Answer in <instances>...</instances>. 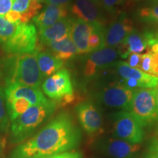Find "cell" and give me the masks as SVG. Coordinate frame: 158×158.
<instances>
[{
  "mask_svg": "<svg viewBox=\"0 0 158 158\" xmlns=\"http://www.w3.org/2000/svg\"><path fill=\"white\" fill-rule=\"evenodd\" d=\"M42 89L45 95L56 104L66 106L76 99L71 75L67 69L62 68L48 77L43 83Z\"/></svg>",
  "mask_w": 158,
  "mask_h": 158,
  "instance_id": "cell-5",
  "label": "cell"
},
{
  "mask_svg": "<svg viewBox=\"0 0 158 158\" xmlns=\"http://www.w3.org/2000/svg\"><path fill=\"white\" fill-rule=\"evenodd\" d=\"M134 29L133 21L124 13L119 14L106 29V45L110 48H117Z\"/></svg>",
  "mask_w": 158,
  "mask_h": 158,
  "instance_id": "cell-11",
  "label": "cell"
},
{
  "mask_svg": "<svg viewBox=\"0 0 158 158\" xmlns=\"http://www.w3.org/2000/svg\"><path fill=\"white\" fill-rule=\"evenodd\" d=\"M37 54L15 55L7 61L5 86L19 84L40 87L43 80L37 61Z\"/></svg>",
  "mask_w": 158,
  "mask_h": 158,
  "instance_id": "cell-3",
  "label": "cell"
},
{
  "mask_svg": "<svg viewBox=\"0 0 158 158\" xmlns=\"http://www.w3.org/2000/svg\"><path fill=\"white\" fill-rule=\"evenodd\" d=\"M5 19L13 24H20L21 23V14L13 10H10L8 13L4 15Z\"/></svg>",
  "mask_w": 158,
  "mask_h": 158,
  "instance_id": "cell-32",
  "label": "cell"
},
{
  "mask_svg": "<svg viewBox=\"0 0 158 158\" xmlns=\"http://www.w3.org/2000/svg\"><path fill=\"white\" fill-rule=\"evenodd\" d=\"M132 2L130 0H100V7L111 15L122 14V11Z\"/></svg>",
  "mask_w": 158,
  "mask_h": 158,
  "instance_id": "cell-25",
  "label": "cell"
},
{
  "mask_svg": "<svg viewBox=\"0 0 158 158\" xmlns=\"http://www.w3.org/2000/svg\"><path fill=\"white\" fill-rule=\"evenodd\" d=\"M95 23H89L82 20L72 19L70 38L76 45L78 54H89V38Z\"/></svg>",
  "mask_w": 158,
  "mask_h": 158,
  "instance_id": "cell-14",
  "label": "cell"
},
{
  "mask_svg": "<svg viewBox=\"0 0 158 158\" xmlns=\"http://www.w3.org/2000/svg\"><path fill=\"white\" fill-rule=\"evenodd\" d=\"M156 90V101H157V111H158V86L155 88Z\"/></svg>",
  "mask_w": 158,
  "mask_h": 158,
  "instance_id": "cell-40",
  "label": "cell"
},
{
  "mask_svg": "<svg viewBox=\"0 0 158 158\" xmlns=\"http://www.w3.org/2000/svg\"><path fill=\"white\" fill-rule=\"evenodd\" d=\"M7 114L10 122L15 119L24 113L31 106L30 102L24 98H14L6 100Z\"/></svg>",
  "mask_w": 158,
  "mask_h": 158,
  "instance_id": "cell-24",
  "label": "cell"
},
{
  "mask_svg": "<svg viewBox=\"0 0 158 158\" xmlns=\"http://www.w3.org/2000/svg\"><path fill=\"white\" fill-rule=\"evenodd\" d=\"M72 19H64L50 27L39 30V38L43 45L70 37Z\"/></svg>",
  "mask_w": 158,
  "mask_h": 158,
  "instance_id": "cell-18",
  "label": "cell"
},
{
  "mask_svg": "<svg viewBox=\"0 0 158 158\" xmlns=\"http://www.w3.org/2000/svg\"><path fill=\"white\" fill-rule=\"evenodd\" d=\"M149 150L158 153V138H154L151 140L149 144Z\"/></svg>",
  "mask_w": 158,
  "mask_h": 158,
  "instance_id": "cell-38",
  "label": "cell"
},
{
  "mask_svg": "<svg viewBox=\"0 0 158 158\" xmlns=\"http://www.w3.org/2000/svg\"><path fill=\"white\" fill-rule=\"evenodd\" d=\"M6 100L14 98H24L30 102L31 106L43 104L48 102L40 87L23 86L19 84L7 85L5 89Z\"/></svg>",
  "mask_w": 158,
  "mask_h": 158,
  "instance_id": "cell-15",
  "label": "cell"
},
{
  "mask_svg": "<svg viewBox=\"0 0 158 158\" xmlns=\"http://www.w3.org/2000/svg\"><path fill=\"white\" fill-rule=\"evenodd\" d=\"M150 75L158 77V52H152L151 73H150Z\"/></svg>",
  "mask_w": 158,
  "mask_h": 158,
  "instance_id": "cell-34",
  "label": "cell"
},
{
  "mask_svg": "<svg viewBox=\"0 0 158 158\" xmlns=\"http://www.w3.org/2000/svg\"><path fill=\"white\" fill-rule=\"evenodd\" d=\"M143 158H158V153L148 150V152L146 153Z\"/></svg>",
  "mask_w": 158,
  "mask_h": 158,
  "instance_id": "cell-39",
  "label": "cell"
},
{
  "mask_svg": "<svg viewBox=\"0 0 158 158\" xmlns=\"http://www.w3.org/2000/svg\"><path fill=\"white\" fill-rule=\"evenodd\" d=\"M100 147L106 155L112 158H138L141 144L131 143L119 138L104 140Z\"/></svg>",
  "mask_w": 158,
  "mask_h": 158,
  "instance_id": "cell-12",
  "label": "cell"
},
{
  "mask_svg": "<svg viewBox=\"0 0 158 158\" xmlns=\"http://www.w3.org/2000/svg\"><path fill=\"white\" fill-rule=\"evenodd\" d=\"M128 111L142 127L158 121L155 89H138L134 91Z\"/></svg>",
  "mask_w": 158,
  "mask_h": 158,
  "instance_id": "cell-4",
  "label": "cell"
},
{
  "mask_svg": "<svg viewBox=\"0 0 158 158\" xmlns=\"http://www.w3.org/2000/svg\"><path fill=\"white\" fill-rule=\"evenodd\" d=\"M41 158H81V155L78 152H68L58 154V155L48 156V157H44Z\"/></svg>",
  "mask_w": 158,
  "mask_h": 158,
  "instance_id": "cell-35",
  "label": "cell"
},
{
  "mask_svg": "<svg viewBox=\"0 0 158 158\" xmlns=\"http://www.w3.org/2000/svg\"><path fill=\"white\" fill-rule=\"evenodd\" d=\"M130 1L132 3H133V2H137V1H139V0H130Z\"/></svg>",
  "mask_w": 158,
  "mask_h": 158,
  "instance_id": "cell-44",
  "label": "cell"
},
{
  "mask_svg": "<svg viewBox=\"0 0 158 158\" xmlns=\"http://www.w3.org/2000/svg\"><path fill=\"white\" fill-rule=\"evenodd\" d=\"M147 49L148 44L143 33L142 34L134 29L117 47V52L118 56L127 59L130 54H140Z\"/></svg>",
  "mask_w": 158,
  "mask_h": 158,
  "instance_id": "cell-19",
  "label": "cell"
},
{
  "mask_svg": "<svg viewBox=\"0 0 158 158\" xmlns=\"http://www.w3.org/2000/svg\"><path fill=\"white\" fill-rule=\"evenodd\" d=\"M81 134L72 116L59 114L32 136L13 150L9 158H41L68 152L78 147Z\"/></svg>",
  "mask_w": 158,
  "mask_h": 158,
  "instance_id": "cell-1",
  "label": "cell"
},
{
  "mask_svg": "<svg viewBox=\"0 0 158 158\" xmlns=\"http://www.w3.org/2000/svg\"><path fill=\"white\" fill-rule=\"evenodd\" d=\"M6 143H7V140H6L5 135L0 133V158H2L5 152Z\"/></svg>",
  "mask_w": 158,
  "mask_h": 158,
  "instance_id": "cell-37",
  "label": "cell"
},
{
  "mask_svg": "<svg viewBox=\"0 0 158 158\" xmlns=\"http://www.w3.org/2000/svg\"><path fill=\"white\" fill-rule=\"evenodd\" d=\"M140 21L147 23H158V5H152L140 8L137 11Z\"/></svg>",
  "mask_w": 158,
  "mask_h": 158,
  "instance_id": "cell-26",
  "label": "cell"
},
{
  "mask_svg": "<svg viewBox=\"0 0 158 158\" xmlns=\"http://www.w3.org/2000/svg\"><path fill=\"white\" fill-rule=\"evenodd\" d=\"M36 1H37V2H45V0H36Z\"/></svg>",
  "mask_w": 158,
  "mask_h": 158,
  "instance_id": "cell-42",
  "label": "cell"
},
{
  "mask_svg": "<svg viewBox=\"0 0 158 158\" xmlns=\"http://www.w3.org/2000/svg\"><path fill=\"white\" fill-rule=\"evenodd\" d=\"M38 35L37 29L32 23H20L13 35L3 44V49L13 55L37 54Z\"/></svg>",
  "mask_w": 158,
  "mask_h": 158,
  "instance_id": "cell-6",
  "label": "cell"
},
{
  "mask_svg": "<svg viewBox=\"0 0 158 158\" xmlns=\"http://www.w3.org/2000/svg\"><path fill=\"white\" fill-rule=\"evenodd\" d=\"M141 61V54H131L127 57V64L130 68L139 69Z\"/></svg>",
  "mask_w": 158,
  "mask_h": 158,
  "instance_id": "cell-31",
  "label": "cell"
},
{
  "mask_svg": "<svg viewBox=\"0 0 158 158\" xmlns=\"http://www.w3.org/2000/svg\"><path fill=\"white\" fill-rule=\"evenodd\" d=\"M9 117L4 90L0 87V133L6 134L8 130Z\"/></svg>",
  "mask_w": 158,
  "mask_h": 158,
  "instance_id": "cell-27",
  "label": "cell"
},
{
  "mask_svg": "<svg viewBox=\"0 0 158 158\" xmlns=\"http://www.w3.org/2000/svg\"><path fill=\"white\" fill-rule=\"evenodd\" d=\"M56 108V102L50 100L45 103L31 106L24 113L11 122V143H20L24 141L53 115Z\"/></svg>",
  "mask_w": 158,
  "mask_h": 158,
  "instance_id": "cell-2",
  "label": "cell"
},
{
  "mask_svg": "<svg viewBox=\"0 0 158 158\" xmlns=\"http://www.w3.org/2000/svg\"><path fill=\"white\" fill-rule=\"evenodd\" d=\"M14 0H0V15H5L11 10Z\"/></svg>",
  "mask_w": 158,
  "mask_h": 158,
  "instance_id": "cell-33",
  "label": "cell"
},
{
  "mask_svg": "<svg viewBox=\"0 0 158 158\" xmlns=\"http://www.w3.org/2000/svg\"><path fill=\"white\" fill-rule=\"evenodd\" d=\"M121 79H135L143 83L146 89H155L158 86V77L149 75L139 69L130 68L127 62H116L111 65Z\"/></svg>",
  "mask_w": 158,
  "mask_h": 158,
  "instance_id": "cell-16",
  "label": "cell"
},
{
  "mask_svg": "<svg viewBox=\"0 0 158 158\" xmlns=\"http://www.w3.org/2000/svg\"><path fill=\"white\" fill-rule=\"evenodd\" d=\"M151 59L152 52L150 51H148L145 54H141V61L139 70L150 75V73H151Z\"/></svg>",
  "mask_w": 158,
  "mask_h": 158,
  "instance_id": "cell-30",
  "label": "cell"
},
{
  "mask_svg": "<svg viewBox=\"0 0 158 158\" xmlns=\"http://www.w3.org/2000/svg\"><path fill=\"white\" fill-rule=\"evenodd\" d=\"M49 52L62 62L70 60L78 54L76 45L70 36L59 41L51 42L45 45Z\"/></svg>",
  "mask_w": 158,
  "mask_h": 158,
  "instance_id": "cell-20",
  "label": "cell"
},
{
  "mask_svg": "<svg viewBox=\"0 0 158 158\" xmlns=\"http://www.w3.org/2000/svg\"><path fill=\"white\" fill-rule=\"evenodd\" d=\"M144 36L147 39L148 48L152 52H158V32L153 31H145Z\"/></svg>",
  "mask_w": 158,
  "mask_h": 158,
  "instance_id": "cell-29",
  "label": "cell"
},
{
  "mask_svg": "<svg viewBox=\"0 0 158 158\" xmlns=\"http://www.w3.org/2000/svg\"><path fill=\"white\" fill-rule=\"evenodd\" d=\"M118 57L117 50L110 47L90 53L84 62L83 74L89 78L94 77L100 70L109 68Z\"/></svg>",
  "mask_w": 158,
  "mask_h": 158,
  "instance_id": "cell-10",
  "label": "cell"
},
{
  "mask_svg": "<svg viewBox=\"0 0 158 158\" xmlns=\"http://www.w3.org/2000/svg\"><path fill=\"white\" fill-rule=\"evenodd\" d=\"M153 2H155V5H158V0H153Z\"/></svg>",
  "mask_w": 158,
  "mask_h": 158,
  "instance_id": "cell-43",
  "label": "cell"
},
{
  "mask_svg": "<svg viewBox=\"0 0 158 158\" xmlns=\"http://www.w3.org/2000/svg\"><path fill=\"white\" fill-rule=\"evenodd\" d=\"M113 130L116 138L131 143L140 144L143 141V127L127 110H121L114 114Z\"/></svg>",
  "mask_w": 158,
  "mask_h": 158,
  "instance_id": "cell-7",
  "label": "cell"
},
{
  "mask_svg": "<svg viewBox=\"0 0 158 158\" xmlns=\"http://www.w3.org/2000/svg\"><path fill=\"white\" fill-rule=\"evenodd\" d=\"M75 110L79 124L88 135L95 138L102 133L101 114L92 102H80Z\"/></svg>",
  "mask_w": 158,
  "mask_h": 158,
  "instance_id": "cell-9",
  "label": "cell"
},
{
  "mask_svg": "<svg viewBox=\"0 0 158 158\" xmlns=\"http://www.w3.org/2000/svg\"><path fill=\"white\" fill-rule=\"evenodd\" d=\"M134 91L116 81L104 86L98 92V99L106 107L128 111Z\"/></svg>",
  "mask_w": 158,
  "mask_h": 158,
  "instance_id": "cell-8",
  "label": "cell"
},
{
  "mask_svg": "<svg viewBox=\"0 0 158 158\" xmlns=\"http://www.w3.org/2000/svg\"><path fill=\"white\" fill-rule=\"evenodd\" d=\"M66 6L48 5L43 10L33 18V22L39 30L50 27L57 21L67 19L68 10Z\"/></svg>",
  "mask_w": 158,
  "mask_h": 158,
  "instance_id": "cell-17",
  "label": "cell"
},
{
  "mask_svg": "<svg viewBox=\"0 0 158 158\" xmlns=\"http://www.w3.org/2000/svg\"><path fill=\"white\" fill-rule=\"evenodd\" d=\"M105 34H106V27H104V25L100 23H95L93 30L89 38V54L106 47Z\"/></svg>",
  "mask_w": 158,
  "mask_h": 158,
  "instance_id": "cell-23",
  "label": "cell"
},
{
  "mask_svg": "<svg viewBox=\"0 0 158 158\" xmlns=\"http://www.w3.org/2000/svg\"><path fill=\"white\" fill-rule=\"evenodd\" d=\"M91 1H92L93 2L97 4V5H100V0H91Z\"/></svg>",
  "mask_w": 158,
  "mask_h": 158,
  "instance_id": "cell-41",
  "label": "cell"
},
{
  "mask_svg": "<svg viewBox=\"0 0 158 158\" xmlns=\"http://www.w3.org/2000/svg\"><path fill=\"white\" fill-rule=\"evenodd\" d=\"M37 64L43 78H45L52 76L61 70L64 62L57 59L49 51H39L36 54Z\"/></svg>",
  "mask_w": 158,
  "mask_h": 158,
  "instance_id": "cell-21",
  "label": "cell"
},
{
  "mask_svg": "<svg viewBox=\"0 0 158 158\" xmlns=\"http://www.w3.org/2000/svg\"><path fill=\"white\" fill-rule=\"evenodd\" d=\"M70 10L77 19L89 23H100L103 25L106 22L100 5L91 0H73Z\"/></svg>",
  "mask_w": 158,
  "mask_h": 158,
  "instance_id": "cell-13",
  "label": "cell"
},
{
  "mask_svg": "<svg viewBox=\"0 0 158 158\" xmlns=\"http://www.w3.org/2000/svg\"><path fill=\"white\" fill-rule=\"evenodd\" d=\"M42 7V4L36 0H14L11 10L21 14V23H28Z\"/></svg>",
  "mask_w": 158,
  "mask_h": 158,
  "instance_id": "cell-22",
  "label": "cell"
},
{
  "mask_svg": "<svg viewBox=\"0 0 158 158\" xmlns=\"http://www.w3.org/2000/svg\"><path fill=\"white\" fill-rule=\"evenodd\" d=\"M73 1V0H45V3L48 4V5L66 6V7H70Z\"/></svg>",
  "mask_w": 158,
  "mask_h": 158,
  "instance_id": "cell-36",
  "label": "cell"
},
{
  "mask_svg": "<svg viewBox=\"0 0 158 158\" xmlns=\"http://www.w3.org/2000/svg\"><path fill=\"white\" fill-rule=\"evenodd\" d=\"M8 22L4 15H0V44H4L15 32L17 26Z\"/></svg>",
  "mask_w": 158,
  "mask_h": 158,
  "instance_id": "cell-28",
  "label": "cell"
}]
</instances>
